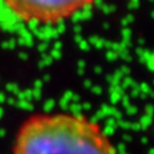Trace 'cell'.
<instances>
[{"label": "cell", "mask_w": 154, "mask_h": 154, "mask_svg": "<svg viewBox=\"0 0 154 154\" xmlns=\"http://www.w3.org/2000/svg\"><path fill=\"white\" fill-rule=\"evenodd\" d=\"M14 154H117L106 131L73 113H43L18 129Z\"/></svg>", "instance_id": "cell-1"}, {"label": "cell", "mask_w": 154, "mask_h": 154, "mask_svg": "<svg viewBox=\"0 0 154 154\" xmlns=\"http://www.w3.org/2000/svg\"><path fill=\"white\" fill-rule=\"evenodd\" d=\"M10 11L22 21L32 23H57L64 21L95 0H4Z\"/></svg>", "instance_id": "cell-2"}]
</instances>
